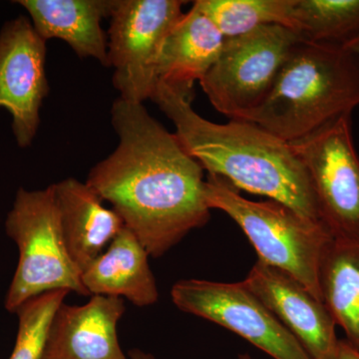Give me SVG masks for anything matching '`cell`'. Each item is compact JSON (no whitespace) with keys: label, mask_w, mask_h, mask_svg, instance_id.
<instances>
[{"label":"cell","mask_w":359,"mask_h":359,"mask_svg":"<svg viewBox=\"0 0 359 359\" xmlns=\"http://www.w3.org/2000/svg\"><path fill=\"white\" fill-rule=\"evenodd\" d=\"M111 122L119 143L85 183L113 205L149 256L159 257L210 221L205 170L143 103L119 97Z\"/></svg>","instance_id":"obj_1"},{"label":"cell","mask_w":359,"mask_h":359,"mask_svg":"<svg viewBox=\"0 0 359 359\" xmlns=\"http://www.w3.org/2000/svg\"><path fill=\"white\" fill-rule=\"evenodd\" d=\"M226 39L218 27L192 6L165 37L156 65L157 83L193 97L194 84L218 60Z\"/></svg>","instance_id":"obj_14"},{"label":"cell","mask_w":359,"mask_h":359,"mask_svg":"<svg viewBox=\"0 0 359 359\" xmlns=\"http://www.w3.org/2000/svg\"><path fill=\"white\" fill-rule=\"evenodd\" d=\"M69 292L53 290L33 297L18 309V332L9 359H42L54 314Z\"/></svg>","instance_id":"obj_20"},{"label":"cell","mask_w":359,"mask_h":359,"mask_svg":"<svg viewBox=\"0 0 359 359\" xmlns=\"http://www.w3.org/2000/svg\"><path fill=\"white\" fill-rule=\"evenodd\" d=\"M52 186L68 252L83 273L125 228L124 222L86 183L68 178Z\"/></svg>","instance_id":"obj_13"},{"label":"cell","mask_w":359,"mask_h":359,"mask_svg":"<svg viewBox=\"0 0 359 359\" xmlns=\"http://www.w3.org/2000/svg\"><path fill=\"white\" fill-rule=\"evenodd\" d=\"M306 168L321 222L334 238H359V156L353 113L290 143Z\"/></svg>","instance_id":"obj_7"},{"label":"cell","mask_w":359,"mask_h":359,"mask_svg":"<svg viewBox=\"0 0 359 359\" xmlns=\"http://www.w3.org/2000/svg\"><path fill=\"white\" fill-rule=\"evenodd\" d=\"M172 301L182 311L212 321L275 359H313L299 340L244 283L183 280L175 283Z\"/></svg>","instance_id":"obj_9"},{"label":"cell","mask_w":359,"mask_h":359,"mask_svg":"<svg viewBox=\"0 0 359 359\" xmlns=\"http://www.w3.org/2000/svg\"><path fill=\"white\" fill-rule=\"evenodd\" d=\"M149 254L126 226L95 261L82 273L89 295L126 299L135 306H149L159 299Z\"/></svg>","instance_id":"obj_16"},{"label":"cell","mask_w":359,"mask_h":359,"mask_svg":"<svg viewBox=\"0 0 359 359\" xmlns=\"http://www.w3.org/2000/svg\"><path fill=\"white\" fill-rule=\"evenodd\" d=\"M6 231L20 250L7 292V311L16 313L26 302L53 290L89 295L66 245L53 186L36 191L20 188L7 215Z\"/></svg>","instance_id":"obj_5"},{"label":"cell","mask_w":359,"mask_h":359,"mask_svg":"<svg viewBox=\"0 0 359 359\" xmlns=\"http://www.w3.org/2000/svg\"><path fill=\"white\" fill-rule=\"evenodd\" d=\"M344 48L348 49L349 51L353 52L354 55L358 58L359 60V37L354 39L353 42H351L348 45H346Z\"/></svg>","instance_id":"obj_22"},{"label":"cell","mask_w":359,"mask_h":359,"mask_svg":"<svg viewBox=\"0 0 359 359\" xmlns=\"http://www.w3.org/2000/svg\"><path fill=\"white\" fill-rule=\"evenodd\" d=\"M46 41L25 16L0 30V108L11 113L18 145H32L40 125V109L49 93Z\"/></svg>","instance_id":"obj_10"},{"label":"cell","mask_w":359,"mask_h":359,"mask_svg":"<svg viewBox=\"0 0 359 359\" xmlns=\"http://www.w3.org/2000/svg\"><path fill=\"white\" fill-rule=\"evenodd\" d=\"M185 4L182 0H113L108 59L120 98L136 103L152 99L161 47L184 13Z\"/></svg>","instance_id":"obj_8"},{"label":"cell","mask_w":359,"mask_h":359,"mask_svg":"<svg viewBox=\"0 0 359 359\" xmlns=\"http://www.w3.org/2000/svg\"><path fill=\"white\" fill-rule=\"evenodd\" d=\"M113 0H20L37 34L66 42L80 58L110 67L108 36L101 20L109 18Z\"/></svg>","instance_id":"obj_15"},{"label":"cell","mask_w":359,"mask_h":359,"mask_svg":"<svg viewBox=\"0 0 359 359\" xmlns=\"http://www.w3.org/2000/svg\"><path fill=\"white\" fill-rule=\"evenodd\" d=\"M193 6L218 27L226 39L266 25L295 32L294 0H196Z\"/></svg>","instance_id":"obj_19"},{"label":"cell","mask_w":359,"mask_h":359,"mask_svg":"<svg viewBox=\"0 0 359 359\" xmlns=\"http://www.w3.org/2000/svg\"><path fill=\"white\" fill-rule=\"evenodd\" d=\"M256 295L313 359H337L339 340L327 306L282 269L257 259L245 278Z\"/></svg>","instance_id":"obj_11"},{"label":"cell","mask_w":359,"mask_h":359,"mask_svg":"<svg viewBox=\"0 0 359 359\" xmlns=\"http://www.w3.org/2000/svg\"><path fill=\"white\" fill-rule=\"evenodd\" d=\"M321 299L359 351V238H332L321 257Z\"/></svg>","instance_id":"obj_17"},{"label":"cell","mask_w":359,"mask_h":359,"mask_svg":"<svg viewBox=\"0 0 359 359\" xmlns=\"http://www.w3.org/2000/svg\"><path fill=\"white\" fill-rule=\"evenodd\" d=\"M151 100L173 122L180 143L209 175L321 222L308 172L287 141L255 123L205 119L194 110L193 97L163 83H157Z\"/></svg>","instance_id":"obj_2"},{"label":"cell","mask_w":359,"mask_h":359,"mask_svg":"<svg viewBox=\"0 0 359 359\" xmlns=\"http://www.w3.org/2000/svg\"><path fill=\"white\" fill-rule=\"evenodd\" d=\"M359 106V60L344 47L301 40L264 102L243 121L287 143L299 140Z\"/></svg>","instance_id":"obj_3"},{"label":"cell","mask_w":359,"mask_h":359,"mask_svg":"<svg viewBox=\"0 0 359 359\" xmlns=\"http://www.w3.org/2000/svg\"><path fill=\"white\" fill-rule=\"evenodd\" d=\"M121 297L92 295L83 306L63 302L51 321L42 359H128L118 339Z\"/></svg>","instance_id":"obj_12"},{"label":"cell","mask_w":359,"mask_h":359,"mask_svg":"<svg viewBox=\"0 0 359 359\" xmlns=\"http://www.w3.org/2000/svg\"><path fill=\"white\" fill-rule=\"evenodd\" d=\"M302 39L282 25H266L226 39L221 55L200 81L215 109L244 120L266 100L290 52Z\"/></svg>","instance_id":"obj_6"},{"label":"cell","mask_w":359,"mask_h":359,"mask_svg":"<svg viewBox=\"0 0 359 359\" xmlns=\"http://www.w3.org/2000/svg\"><path fill=\"white\" fill-rule=\"evenodd\" d=\"M294 18L306 41L346 47L359 37V0H294Z\"/></svg>","instance_id":"obj_18"},{"label":"cell","mask_w":359,"mask_h":359,"mask_svg":"<svg viewBox=\"0 0 359 359\" xmlns=\"http://www.w3.org/2000/svg\"><path fill=\"white\" fill-rule=\"evenodd\" d=\"M132 359H152V358H147V356L141 355V356H135V358H133ZM238 359H252V358H250V355H248V354H245V355H241L240 358H238Z\"/></svg>","instance_id":"obj_23"},{"label":"cell","mask_w":359,"mask_h":359,"mask_svg":"<svg viewBox=\"0 0 359 359\" xmlns=\"http://www.w3.org/2000/svg\"><path fill=\"white\" fill-rule=\"evenodd\" d=\"M337 359H359V351L351 346L346 339H340Z\"/></svg>","instance_id":"obj_21"},{"label":"cell","mask_w":359,"mask_h":359,"mask_svg":"<svg viewBox=\"0 0 359 359\" xmlns=\"http://www.w3.org/2000/svg\"><path fill=\"white\" fill-rule=\"evenodd\" d=\"M205 196L211 210L226 212L242 229L257 250V259L289 273L323 302L321 257L334 238L325 224L276 201L245 199L216 175L205 180Z\"/></svg>","instance_id":"obj_4"}]
</instances>
